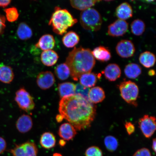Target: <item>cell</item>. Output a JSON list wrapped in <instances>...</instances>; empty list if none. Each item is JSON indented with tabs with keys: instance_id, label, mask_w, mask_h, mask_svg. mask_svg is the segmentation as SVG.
<instances>
[{
	"instance_id": "obj_16",
	"label": "cell",
	"mask_w": 156,
	"mask_h": 156,
	"mask_svg": "<svg viewBox=\"0 0 156 156\" xmlns=\"http://www.w3.org/2000/svg\"><path fill=\"white\" fill-rule=\"evenodd\" d=\"M115 14L119 19L122 20H125L131 18L133 15L131 6L127 2L121 4L116 9Z\"/></svg>"
},
{
	"instance_id": "obj_40",
	"label": "cell",
	"mask_w": 156,
	"mask_h": 156,
	"mask_svg": "<svg viewBox=\"0 0 156 156\" xmlns=\"http://www.w3.org/2000/svg\"><path fill=\"white\" fill-rule=\"evenodd\" d=\"M56 119L57 122H61L63 120V118L61 115L59 114L57 115L56 117Z\"/></svg>"
},
{
	"instance_id": "obj_6",
	"label": "cell",
	"mask_w": 156,
	"mask_h": 156,
	"mask_svg": "<svg viewBox=\"0 0 156 156\" xmlns=\"http://www.w3.org/2000/svg\"><path fill=\"white\" fill-rule=\"evenodd\" d=\"M19 108L29 112L34 108L35 103L33 97L24 87H21L16 93L15 98Z\"/></svg>"
},
{
	"instance_id": "obj_33",
	"label": "cell",
	"mask_w": 156,
	"mask_h": 156,
	"mask_svg": "<svg viewBox=\"0 0 156 156\" xmlns=\"http://www.w3.org/2000/svg\"><path fill=\"white\" fill-rule=\"evenodd\" d=\"M90 89L89 88L84 87L80 84L77 83L76 85L75 94L89 99L88 93Z\"/></svg>"
},
{
	"instance_id": "obj_21",
	"label": "cell",
	"mask_w": 156,
	"mask_h": 156,
	"mask_svg": "<svg viewBox=\"0 0 156 156\" xmlns=\"http://www.w3.org/2000/svg\"><path fill=\"white\" fill-rule=\"evenodd\" d=\"M92 54L94 58L102 62H108L112 58L110 50L103 46L95 48L93 51Z\"/></svg>"
},
{
	"instance_id": "obj_15",
	"label": "cell",
	"mask_w": 156,
	"mask_h": 156,
	"mask_svg": "<svg viewBox=\"0 0 156 156\" xmlns=\"http://www.w3.org/2000/svg\"><path fill=\"white\" fill-rule=\"evenodd\" d=\"M33 121L28 115L24 114L20 117L16 122V127L21 133H25L28 132L32 128Z\"/></svg>"
},
{
	"instance_id": "obj_10",
	"label": "cell",
	"mask_w": 156,
	"mask_h": 156,
	"mask_svg": "<svg viewBox=\"0 0 156 156\" xmlns=\"http://www.w3.org/2000/svg\"><path fill=\"white\" fill-rule=\"evenodd\" d=\"M128 28V23L126 21L119 19L109 25L108 34L112 37L122 36L127 32Z\"/></svg>"
},
{
	"instance_id": "obj_35",
	"label": "cell",
	"mask_w": 156,
	"mask_h": 156,
	"mask_svg": "<svg viewBox=\"0 0 156 156\" xmlns=\"http://www.w3.org/2000/svg\"><path fill=\"white\" fill-rule=\"evenodd\" d=\"M133 156H151V155L149 149L143 148L136 151Z\"/></svg>"
},
{
	"instance_id": "obj_41",
	"label": "cell",
	"mask_w": 156,
	"mask_h": 156,
	"mask_svg": "<svg viewBox=\"0 0 156 156\" xmlns=\"http://www.w3.org/2000/svg\"><path fill=\"white\" fill-rule=\"evenodd\" d=\"M156 138H154L153 140V142H152V149L155 153H156Z\"/></svg>"
},
{
	"instance_id": "obj_32",
	"label": "cell",
	"mask_w": 156,
	"mask_h": 156,
	"mask_svg": "<svg viewBox=\"0 0 156 156\" xmlns=\"http://www.w3.org/2000/svg\"><path fill=\"white\" fill-rule=\"evenodd\" d=\"M6 17L10 22H13L18 19L19 14L18 10L15 7H12L4 9Z\"/></svg>"
},
{
	"instance_id": "obj_4",
	"label": "cell",
	"mask_w": 156,
	"mask_h": 156,
	"mask_svg": "<svg viewBox=\"0 0 156 156\" xmlns=\"http://www.w3.org/2000/svg\"><path fill=\"white\" fill-rule=\"evenodd\" d=\"M80 21L84 29L93 32L100 30L102 24L100 13L93 8H89L82 12Z\"/></svg>"
},
{
	"instance_id": "obj_9",
	"label": "cell",
	"mask_w": 156,
	"mask_h": 156,
	"mask_svg": "<svg viewBox=\"0 0 156 156\" xmlns=\"http://www.w3.org/2000/svg\"><path fill=\"white\" fill-rule=\"evenodd\" d=\"M117 53L122 58L132 57L135 52L134 44L131 41L124 40L120 41L116 47Z\"/></svg>"
},
{
	"instance_id": "obj_29",
	"label": "cell",
	"mask_w": 156,
	"mask_h": 156,
	"mask_svg": "<svg viewBox=\"0 0 156 156\" xmlns=\"http://www.w3.org/2000/svg\"><path fill=\"white\" fill-rule=\"evenodd\" d=\"M56 77L61 80H65L68 79L70 75V69L66 63L58 65L55 69Z\"/></svg>"
},
{
	"instance_id": "obj_26",
	"label": "cell",
	"mask_w": 156,
	"mask_h": 156,
	"mask_svg": "<svg viewBox=\"0 0 156 156\" xmlns=\"http://www.w3.org/2000/svg\"><path fill=\"white\" fill-rule=\"evenodd\" d=\"M139 60L140 63L144 67L149 68L155 65L156 57L155 55L152 52L146 51L140 54Z\"/></svg>"
},
{
	"instance_id": "obj_39",
	"label": "cell",
	"mask_w": 156,
	"mask_h": 156,
	"mask_svg": "<svg viewBox=\"0 0 156 156\" xmlns=\"http://www.w3.org/2000/svg\"><path fill=\"white\" fill-rule=\"evenodd\" d=\"M11 1L10 0H2L0 1V7L5 8L10 4Z\"/></svg>"
},
{
	"instance_id": "obj_1",
	"label": "cell",
	"mask_w": 156,
	"mask_h": 156,
	"mask_svg": "<svg viewBox=\"0 0 156 156\" xmlns=\"http://www.w3.org/2000/svg\"><path fill=\"white\" fill-rule=\"evenodd\" d=\"M58 111L76 130H81L90 126L96 115V106L89 99L75 94L62 98Z\"/></svg>"
},
{
	"instance_id": "obj_34",
	"label": "cell",
	"mask_w": 156,
	"mask_h": 156,
	"mask_svg": "<svg viewBox=\"0 0 156 156\" xmlns=\"http://www.w3.org/2000/svg\"><path fill=\"white\" fill-rule=\"evenodd\" d=\"M86 156H103V153L100 148L95 146L89 147L85 152Z\"/></svg>"
},
{
	"instance_id": "obj_3",
	"label": "cell",
	"mask_w": 156,
	"mask_h": 156,
	"mask_svg": "<svg viewBox=\"0 0 156 156\" xmlns=\"http://www.w3.org/2000/svg\"><path fill=\"white\" fill-rule=\"evenodd\" d=\"M77 22V19L74 18L67 9L56 7L48 25L52 27L54 33L62 35L67 32L68 28L73 27Z\"/></svg>"
},
{
	"instance_id": "obj_18",
	"label": "cell",
	"mask_w": 156,
	"mask_h": 156,
	"mask_svg": "<svg viewBox=\"0 0 156 156\" xmlns=\"http://www.w3.org/2000/svg\"><path fill=\"white\" fill-rule=\"evenodd\" d=\"M59 58L58 55L52 50L44 51L41 54V59L43 64L48 67H51L55 64Z\"/></svg>"
},
{
	"instance_id": "obj_25",
	"label": "cell",
	"mask_w": 156,
	"mask_h": 156,
	"mask_svg": "<svg viewBox=\"0 0 156 156\" xmlns=\"http://www.w3.org/2000/svg\"><path fill=\"white\" fill-rule=\"evenodd\" d=\"M80 37L73 31H70L67 33L62 38V42L64 46L68 48H72L79 43Z\"/></svg>"
},
{
	"instance_id": "obj_31",
	"label": "cell",
	"mask_w": 156,
	"mask_h": 156,
	"mask_svg": "<svg viewBox=\"0 0 156 156\" xmlns=\"http://www.w3.org/2000/svg\"><path fill=\"white\" fill-rule=\"evenodd\" d=\"M105 146L108 151L110 152L115 151L118 146V142L114 136H106L104 140Z\"/></svg>"
},
{
	"instance_id": "obj_43",
	"label": "cell",
	"mask_w": 156,
	"mask_h": 156,
	"mask_svg": "<svg viewBox=\"0 0 156 156\" xmlns=\"http://www.w3.org/2000/svg\"><path fill=\"white\" fill-rule=\"evenodd\" d=\"M59 144L61 146H64L66 145V142L63 140H60L59 141Z\"/></svg>"
},
{
	"instance_id": "obj_8",
	"label": "cell",
	"mask_w": 156,
	"mask_h": 156,
	"mask_svg": "<svg viewBox=\"0 0 156 156\" xmlns=\"http://www.w3.org/2000/svg\"><path fill=\"white\" fill-rule=\"evenodd\" d=\"M138 124L142 133L146 138L151 137L154 133L156 127L155 117L145 115L140 119Z\"/></svg>"
},
{
	"instance_id": "obj_22",
	"label": "cell",
	"mask_w": 156,
	"mask_h": 156,
	"mask_svg": "<svg viewBox=\"0 0 156 156\" xmlns=\"http://www.w3.org/2000/svg\"><path fill=\"white\" fill-rule=\"evenodd\" d=\"M99 76L91 72L83 74L79 78L80 84L83 87L87 88L94 87L96 85Z\"/></svg>"
},
{
	"instance_id": "obj_5",
	"label": "cell",
	"mask_w": 156,
	"mask_h": 156,
	"mask_svg": "<svg viewBox=\"0 0 156 156\" xmlns=\"http://www.w3.org/2000/svg\"><path fill=\"white\" fill-rule=\"evenodd\" d=\"M119 89L122 98L126 102L134 106H137L139 89L135 83L130 81H124L119 85Z\"/></svg>"
},
{
	"instance_id": "obj_36",
	"label": "cell",
	"mask_w": 156,
	"mask_h": 156,
	"mask_svg": "<svg viewBox=\"0 0 156 156\" xmlns=\"http://www.w3.org/2000/svg\"><path fill=\"white\" fill-rule=\"evenodd\" d=\"M125 126L127 132L129 135H131L135 131V126L131 122H126L125 124Z\"/></svg>"
},
{
	"instance_id": "obj_24",
	"label": "cell",
	"mask_w": 156,
	"mask_h": 156,
	"mask_svg": "<svg viewBox=\"0 0 156 156\" xmlns=\"http://www.w3.org/2000/svg\"><path fill=\"white\" fill-rule=\"evenodd\" d=\"M124 72L127 77L130 79H135L141 75L142 69L138 64L130 63L126 66Z\"/></svg>"
},
{
	"instance_id": "obj_19",
	"label": "cell",
	"mask_w": 156,
	"mask_h": 156,
	"mask_svg": "<svg viewBox=\"0 0 156 156\" xmlns=\"http://www.w3.org/2000/svg\"><path fill=\"white\" fill-rule=\"evenodd\" d=\"M58 87V94L61 98L75 95L76 85L73 83L67 82L60 83Z\"/></svg>"
},
{
	"instance_id": "obj_30",
	"label": "cell",
	"mask_w": 156,
	"mask_h": 156,
	"mask_svg": "<svg viewBox=\"0 0 156 156\" xmlns=\"http://www.w3.org/2000/svg\"><path fill=\"white\" fill-rule=\"evenodd\" d=\"M145 23L143 21L139 19H136L131 23L132 32L136 36H141L145 32Z\"/></svg>"
},
{
	"instance_id": "obj_37",
	"label": "cell",
	"mask_w": 156,
	"mask_h": 156,
	"mask_svg": "<svg viewBox=\"0 0 156 156\" xmlns=\"http://www.w3.org/2000/svg\"><path fill=\"white\" fill-rule=\"evenodd\" d=\"M5 16L0 14V35L2 34L5 28Z\"/></svg>"
},
{
	"instance_id": "obj_12",
	"label": "cell",
	"mask_w": 156,
	"mask_h": 156,
	"mask_svg": "<svg viewBox=\"0 0 156 156\" xmlns=\"http://www.w3.org/2000/svg\"><path fill=\"white\" fill-rule=\"evenodd\" d=\"M58 133L63 140L69 141L75 137L77 132L75 127L69 123H64L60 126Z\"/></svg>"
},
{
	"instance_id": "obj_13",
	"label": "cell",
	"mask_w": 156,
	"mask_h": 156,
	"mask_svg": "<svg viewBox=\"0 0 156 156\" xmlns=\"http://www.w3.org/2000/svg\"><path fill=\"white\" fill-rule=\"evenodd\" d=\"M121 73L119 66L115 63L108 64L102 72L106 79L110 81H116L120 77Z\"/></svg>"
},
{
	"instance_id": "obj_38",
	"label": "cell",
	"mask_w": 156,
	"mask_h": 156,
	"mask_svg": "<svg viewBox=\"0 0 156 156\" xmlns=\"http://www.w3.org/2000/svg\"><path fill=\"white\" fill-rule=\"evenodd\" d=\"M6 147V142L3 138L0 136V154L5 151Z\"/></svg>"
},
{
	"instance_id": "obj_28",
	"label": "cell",
	"mask_w": 156,
	"mask_h": 156,
	"mask_svg": "<svg viewBox=\"0 0 156 156\" xmlns=\"http://www.w3.org/2000/svg\"><path fill=\"white\" fill-rule=\"evenodd\" d=\"M98 1H86V0H74L70 1L72 6L80 11H85L94 5Z\"/></svg>"
},
{
	"instance_id": "obj_44",
	"label": "cell",
	"mask_w": 156,
	"mask_h": 156,
	"mask_svg": "<svg viewBox=\"0 0 156 156\" xmlns=\"http://www.w3.org/2000/svg\"><path fill=\"white\" fill-rule=\"evenodd\" d=\"M53 156H62L61 154L56 153L54 154Z\"/></svg>"
},
{
	"instance_id": "obj_17",
	"label": "cell",
	"mask_w": 156,
	"mask_h": 156,
	"mask_svg": "<svg viewBox=\"0 0 156 156\" xmlns=\"http://www.w3.org/2000/svg\"><path fill=\"white\" fill-rule=\"evenodd\" d=\"M106 97L105 91L102 87H94L90 89L88 93V98L90 102L93 104H97L102 102Z\"/></svg>"
},
{
	"instance_id": "obj_11",
	"label": "cell",
	"mask_w": 156,
	"mask_h": 156,
	"mask_svg": "<svg viewBox=\"0 0 156 156\" xmlns=\"http://www.w3.org/2000/svg\"><path fill=\"white\" fill-rule=\"evenodd\" d=\"M36 82L40 89L46 90L50 89L54 85L55 79L51 72H42L39 73L37 76Z\"/></svg>"
},
{
	"instance_id": "obj_7",
	"label": "cell",
	"mask_w": 156,
	"mask_h": 156,
	"mask_svg": "<svg viewBox=\"0 0 156 156\" xmlns=\"http://www.w3.org/2000/svg\"><path fill=\"white\" fill-rule=\"evenodd\" d=\"M13 156H37L38 149L34 142H27L20 145H16L12 149L9 150Z\"/></svg>"
},
{
	"instance_id": "obj_14",
	"label": "cell",
	"mask_w": 156,
	"mask_h": 156,
	"mask_svg": "<svg viewBox=\"0 0 156 156\" xmlns=\"http://www.w3.org/2000/svg\"><path fill=\"white\" fill-rule=\"evenodd\" d=\"M55 44L54 37L49 34H44L39 39L38 41L35 45L36 48L41 49L44 51L51 50Z\"/></svg>"
},
{
	"instance_id": "obj_20",
	"label": "cell",
	"mask_w": 156,
	"mask_h": 156,
	"mask_svg": "<svg viewBox=\"0 0 156 156\" xmlns=\"http://www.w3.org/2000/svg\"><path fill=\"white\" fill-rule=\"evenodd\" d=\"M14 77V74L12 68L3 63H0V81L5 83L9 84L12 81Z\"/></svg>"
},
{
	"instance_id": "obj_23",
	"label": "cell",
	"mask_w": 156,
	"mask_h": 156,
	"mask_svg": "<svg viewBox=\"0 0 156 156\" xmlns=\"http://www.w3.org/2000/svg\"><path fill=\"white\" fill-rule=\"evenodd\" d=\"M56 143L55 136L51 132H44L41 136L40 144L41 146L44 149H51L55 146Z\"/></svg>"
},
{
	"instance_id": "obj_42",
	"label": "cell",
	"mask_w": 156,
	"mask_h": 156,
	"mask_svg": "<svg viewBox=\"0 0 156 156\" xmlns=\"http://www.w3.org/2000/svg\"><path fill=\"white\" fill-rule=\"evenodd\" d=\"M155 71L154 69L150 70L148 72V75L151 76H153L155 75Z\"/></svg>"
},
{
	"instance_id": "obj_27",
	"label": "cell",
	"mask_w": 156,
	"mask_h": 156,
	"mask_svg": "<svg viewBox=\"0 0 156 156\" xmlns=\"http://www.w3.org/2000/svg\"><path fill=\"white\" fill-rule=\"evenodd\" d=\"M17 34L19 39L21 40L25 41L31 38L33 32L32 29L26 23L22 22L19 25Z\"/></svg>"
},
{
	"instance_id": "obj_2",
	"label": "cell",
	"mask_w": 156,
	"mask_h": 156,
	"mask_svg": "<svg viewBox=\"0 0 156 156\" xmlns=\"http://www.w3.org/2000/svg\"><path fill=\"white\" fill-rule=\"evenodd\" d=\"M69 67L70 75L77 81L83 74L90 73L95 64V60L89 48L82 47L75 48L69 52L65 63Z\"/></svg>"
}]
</instances>
